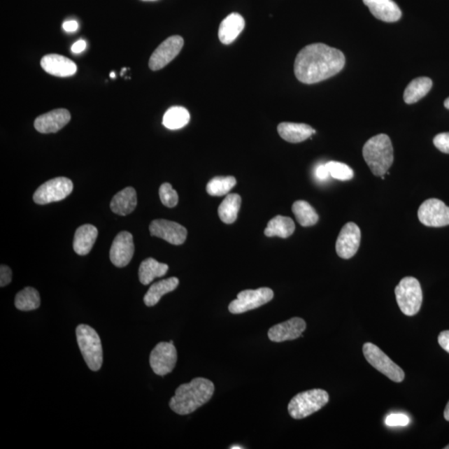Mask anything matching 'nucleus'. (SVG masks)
Returning a JSON list of instances; mask_svg holds the SVG:
<instances>
[{
    "label": "nucleus",
    "mask_w": 449,
    "mask_h": 449,
    "mask_svg": "<svg viewBox=\"0 0 449 449\" xmlns=\"http://www.w3.org/2000/svg\"><path fill=\"white\" fill-rule=\"evenodd\" d=\"M345 65L341 50L325 43H312L302 48L294 61V74L299 82L313 85L340 73Z\"/></svg>",
    "instance_id": "1"
},
{
    "label": "nucleus",
    "mask_w": 449,
    "mask_h": 449,
    "mask_svg": "<svg viewBox=\"0 0 449 449\" xmlns=\"http://www.w3.org/2000/svg\"><path fill=\"white\" fill-rule=\"evenodd\" d=\"M215 386L213 382L204 378H196L180 385L170 400L171 411L180 415H190L208 403L213 397Z\"/></svg>",
    "instance_id": "2"
},
{
    "label": "nucleus",
    "mask_w": 449,
    "mask_h": 449,
    "mask_svg": "<svg viewBox=\"0 0 449 449\" xmlns=\"http://www.w3.org/2000/svg\"><path fill=\"white\" fill-rule=\"evenodd\" d=\"M363 157L373 175L383 177L394 162V149L390 136L378 134L365 143Z\"/></svg>",
    "instance_id": "3"
},
{
    "label": "nucleus",
    "mask_w": 449,
    "mask_h": 449,
    "mask_svg": "<svg viewBox=\"0 0 449 449\" xmlns=\"http://www.w3.org/2000/svg\"><path fill=\"white\" fill-rule=\"evenodd\" d=\"M76 336L87 367L92 371H99L104 361L102 343L99 334L90 325H79L76 329Z\"/></svg>",
    "instance_id": "4"
},
{
    "label": "nucleus",
    "mask_w": 449,
    "mask_h": 449,
    "mask_svg": "<svg viewBox=\"0 0 449 449\" xmlns=\"http://www.w3.org/2000/svg\"><path fill=\"white\" fill-rule=\"evenodd\" d=\"M329 400L327 392L323 390L314 389L302 392L290 400L288 411L294 420L305 419L325 407Z\"/></svg>",
    "instance_id": "5"
},
{
    "label": "nucleus",
    "mask_w": 449,
    "mask_h": 449,
    "mask_svg": "<svg viewBox=\"0 0 449 449\" xmlns=\"http://www.w3.org/2000/svg\"><path fill=\"white\" fill-rule=\"evenodd\" d=\"M394 293L399 309L405 315L413 316L419 313L422 303V292L420 281L415 277H404L396 286Z\"/></svg>",
    "instance_id": "6"
},
{
    "label": "nucleus",
    "mask_w": 449,
    "mask_h": 449,
    "mask_svg": "<svg viewBox=\"0 0 449 449\" xmlns=\"http://www.w3.org/2000/svg\"><path fill=\"white\" fill-rule=\"evenodd\" d=\"M363 353L368 362L390 380L400 383L404 380L405 373L403 369L376 345L369 342L365 343Z\"/></svg>",
    "instance_id": "7"
},
{
    "label": "nucleus",
    "mask_w": 449,
    "mask_h": 449,
    "mask_svg": "<svg viewBox=\"0 0 449 449\" xmlns=\"http://www.w3.org/2000/svg\"><path fill=\"white\" fill-rule=\"evenodd\" d=\"M274 297V292L270 288L242 290L237 298L229 305V311L232 314H242L266 305Z\"/></svg>",
    "instance_id": "8"
},
{
    "label": "nucleus",
    "mask_w": 449,
    "mask_h": 449,
    "mask_svg": "<svg viewBox=\"0 0 449 449\" xmlns=\"http://www.w3.org/2000/svg\"><path fill=\"white\" fill-rule=\"evenodd\" d=\"M73 190L71 180L63 177L56 178L48 180L37 189L34 194V201L38 205L59 201L71 194Z\"/></svg>",
    "instance_id": "9"
},
{
    "label": "nucleus",
    "mask_w": 449,
    "mask_h": 449,
    "mask_svg": "<svg viewBox=\"0 0 449 449\" xmlns=\"http://www.w3.org/2000/svg\"><path fill=\"white\" fill-rule=\"evenodd\" d=\"M149 361L154 373L159 376H166L173 371L177 364V350L173 343H158L150 355Z\"/></svg>",
    "instance_id": "10"
},
{
    "label": "nucleus",
    "mask_w": 449,
    "mask_h": 449,
    "mask_svg": "<svg viewBox=\"0 0 449 449\" xmlns=\"http://www.w3.org/2000/svg\"><path fill=\"white\" fill-rule=\"evenodd\" d=\"M421 223L429 227H443L449 224V208L441 200H426L418 211Z\"/></svg>",
    "instance_id": "11"
},
{
    "label": "nucleus",
    "mask_w": 449,
    "mask_h": 449,
    "mask_svg": "<svg viewBox=\"0 0 449 449\" xmlns=\"http://www.w3.org/2000/svg\"><path fill=\"white\" fill-rule=\"evenodd\" d=\"M183 45V38L178 36V35H174V36L166 38L153 52L149 60V68L152 71H157V70L164 69L179 55Z\"/></svg>",
    "instance_id": "12"
},
{
    "label": "nucleus",
    "mask_w": 449,
    "mask_h": 449,
    "mask_svg": "<svg viewBox=\"0 0 449 449\" xmlns=\"http://www.w3.org/2000/svg\"><path fill=\"white\" fill-rule=\"evenodd\" d=\"M150 234L159 237L169 243L179 245L186 241L187 229L177 222L164 219L154 220L149 226Z\"/></svg>",
    "instance_id": "13"
},
{
    "label": "nucleus",
    "mask_w": 449,
    "mask_h": 449,
    "mask_svg": "<svg viewBox=\"0 0 449 449\" xmlns=\"http://www.w3.org/2000/svg\"><path fill=\"white\" fill-rule=\"evenodd\" d=\"M361 239L359 227L354 222L345 224L336 241V253L342 259H350L357 253Z\"/></svg>",
    "instance_id": "14"
},
{
    "label": "nucleus",
    "mask_w": 449,
    "mask_h": 449,
    "mask_svg": "<svg viewBox=\"0 0 449 449\" xmlns=\"http://www.w3.org/2000/svg\"><path fill=\"white\" fill-rule=\"evenodd\" d=\"M134 250L133 235L127 231H121L113 242L110 249V259L114 266L125 267L133 259Z\"/></svg>",
    "instance_id": "15"
},
{
    "label": "nucleus",
    "mask_w": 449,
    "mask_h": 449,
    "mask_svg": "<svg viewBox=\"0 0 449 449\" xmlns=\"http://www.w3.org/2000/svg\"><path fill=\"white\" fill-rule=\"evenodd\" d=\"M71 120V114L67 109H55L43 114L34 121V127L41 134H55Z\"/></svg>",
    "instance_id": "16"
},
{
    "label": "nucleus",
    "mask_w": 449,
    "mask_h": 449,
    "mask_svg": "<svg viewBox=\"0 0 449 449\" xmlns=\"http://www.w3.org/2000/svg\"><path fill=\"white\" fill-rule=\"evenodd\" d=\"M306 329V321L298 317L290 319L271 327L268 332V337L273 342H284L297 340L302 336Z\"/></svg>",
    "instance_id": "17"
},
{
    "label": "nucleus",
    "mask_w": 449,
    "mask_h": 449,
    "mask_svg": "<svg viewBox=\"0 0 449 449\" xmlns=\"http://www.w3.org/2000/svg\"><path fill=\"white\" fill-rule=\"evenodd\" d=\"M41 67L52 76L71 77L77 72V65L73 61L59 55H48L41 59Z\"/></svg>",
    "instance_id": "18"
},
{
    "label": "nucleus",
    "mask_w": 449,
    "mask_h": 449,
    "mask_svg": "<svg viewBox=\"0 0 449 449\" xmlns=\"http://www.w3.org/2000/svg\"><path fill=\"white\" fill-rule=\"evenodd\" d=\"M376 19L394 23L401 19L402 12L393 0H363Z\"/></svg>",
    "instance_id": "19"
},
{
    "label": "nucleus",
    "mask_w": 449,
    "mask_h": 449,
    "mask_svg": "<svg viewBox=\"0 0 449 449\" xmlns=\"http://www.w3.org/2000/svg\"><path fill=\"white\" fill-rule=\"evenodd\" d=\"M244 28V17L237 13H232L220 25L218 32L220 41L224 45H230L236 41Z\"/></svg>",
    "instance_id": "20"
},
{
    "label": "nucleus",
    "mask_w": 449,
    "mask_h": 449,
    "mask_svg": "<svg viewBox=\"0 0 449 449\" xmlns=\"http://www.w3.org/2000/svg\"><path fill=\"white\" fill-rule=\"evenodd\" d=\"M278 133L286 142L298 143L304 142L316 134V131L305 123L281 122Z\"/></svg>",
    "instance_id": "21"
},
{
    "label": "nucleus",
    "mask_w": 449,
    "mask_h": 449,
    "mask_svg": "<svg viewBox=\"0 0 449 449\" xmlns=\"http://www.w3.org/2000/svg\"><path fill=\"white\" fill-rule=\"evenodd\" d=\"M99 231L90 224H83L77 229L73 239V250L79 255H86L91 252Z\"/></svg>",
    "instance_id": "22"
},
{
    "label": "nucleus",
    "mask_w": 449,
    "mask_h": 449,
    "mask_svg": "<svg viewBox=\"0 0 449 449\" xmlns=\"http://www.w3.org/2000/svg\"><path fill=\"white\" fill-rule=\"evenodd\" d=\"M138 204L136 192L134 187H126L113 197L111 201V209L114 213L120 215H129L135 210Z\"/></svg>",
    "instance_id": "23"
},
{
    "label": "nucleus",
    "mask_w": 449,
    "mask_h": 449,
    "mask_svg": "<svg viewBox=\"0 0 449 449\" xmlns=\"http://www.w3.org/2000/svg\"><path fill=\"white\" fill-rule=\"evenodd\" d=\"M179 280L177 277H171L151 285L143 298L145 305L148 307L156 306L166 294L173 292L178 288Z\"/></svg>",
    "instance_id": "24"
},
{
    "label": "nucleus",
    "mask_w": 449,
    "mask_h": 449,
    "mask_svg": "<svg viewBox=\"0 0 449 449\" xmlns=\"http://www.w3.org/2000/svg\"><path fill=\"white\" fill-rule=\"evenodd\" d=\"M433 82L429 78L421 77L413 79L404 92V102L413 104L419 102L432 89Z\"/></svg>",
    "instance_id": "25"
},
{
    "label": "nucleus",
    "mask_w": 449,
    "mask_h": 449,
    "mask_svg": "<svg viewBox=\"0 0 449 449\" xmlns=\"http://www.w3.org/2000/svg\"><path fill=\"white\" fill-rule=\"evenodd\" d=\"M169 267L164 263H160L153 258H148L141 263L138 271L140 283L144 285L152 283L157 277L166 274Z\"/></svg>",
    "instance_id": "26"
},
{
    "label": "nucleus",
    "mask_w": 449,
    "mask_h": 449,
    "mask_svg": "<svg viewBox=\"0 0 449 449\" xmlns=\"http://www.w3.org/2000/svg\"><path fill=\"white\" fill-rule=\"evenodd\" d=\"M296 230L293 220L283 215H277L267 224L265 235L268 237L278 236L280 238H288Z\"/></svg>",
    "instance_id": "27"
},
{
    "label": "nucleus",
    "mask_w": 449,
    "mask_h": 449,
    "mask_svg": "<svg viewBox=\"0 0 449 449\" xmlns=\"http://www.w3.org/2000/svg\"><path fill=\"white\" fill-rule=\"evenodd\" d=\"M241 205V197L236 193L229 194L218 208V215L222 221L226 224L236 222Z\"/></svg>",
    "instance_id": "28"
},
{
    "label": "nucleus",
    "mask_w": 449,
    "mask_h": 449,
    "mask_svg": "<svg viewBox=\"0 0 449 449\" xmlns=\"http://www.w3.org/2000/svg\"><path fill=\"white\" fill-rule=\"evenodd\" d=\"M190 113L183 107H171L165 113L162 124L170 130L183 129L190 122Z\"/></svg>",
    "instance_id": "29"
},
{
    "label": "nucleus",
    "mask_w": 449,
    "mask_h": 449,
    "mask_svg": "<svg viewBox=\"0 0 449 449\" xmlns=\"http://www.w3.org/2000/svg\"><path fill=\"white\" fill-rule=\"evenodd\" d=\"M292 211L297 222L304 227L314 226L319 221V215L309 202L297 201L292 206Z\"/></svg>",
    "instance_id": "30"
},
{
    "label": "nucleus",
    "mask_w": 449,
    "mask_h": 449,
    "mask_svg": "<svg viewBox=\"0 0 449 449\" xmlns=\"http://www.w3.org/2000/svg\"><path fill=\"white\" fill-rule=\"evenodd\" d=\"M15 307L22 311H30L41 306V296L37 290L26 287L17 293L15 297Z\"/></svg>",
    "instance_id": "31"
},
{
    "label": "nucleus",
    "mask_w": 449,
    "mask_h": 449,
    "mask_svg": "<svg viewBox=\"0 0 449 449\" xmlns=\"http://www.w3.org/2000/svg\"><path fill=\"white\" fill-rule=\"evenodd\" d=\"M234 177H217L211 179L206 186V192L213 197L227 195L236 186Z\"/></svg>",
    "instance_id": "32"
},
{
    "label": "nucleus",
    "mask_w": 449,
    "mask_h": 449,
    "mask_svg": "<svg viewBox=\"0 0 449 449\" xmlns=\"http://www.w3.org/2000/svg\"><path fill=\"white\" fill-rule=\"evenodd\" d=\"M327 164L330 177L338 180H350L354 178V171L340 162H329Z\"/></svg>",
    "instance_id": "33"
},
{
    "label": "nucleus",
    "mask_w": 449,
    "mask_h": 449,
    "mask_svg": "<svg viewBox=\"0 0 449 449\" xmlns=\"http://www.w3.org/2000/svg\"><path fill=\"white\" fill-rule=\"evenodd\" d=\"M162 204L167 208H174L178 204V195L170 183H164L159 189Z\"/></svg>",
    "instance_id": "34"
},
{
    "label": "nucleus",
    "mask_w": 449,
    "mask_h": 449,
    "mask_svg": "<svg viewBox=\"0 0 449 449\" xmlns=\"http://www.w3.org/2000/svg\"><path fill=\"white\" fill-rule=\"evenodd\" d=\"M409 418L403 413H393L386 418L385 425L389 427H405L409 424Z\"/></svg>",
    "instance_id": "35"
},
{
    "label": "nucleus",
    "mask_w": 449,
    "mask_h": 449,
    "mask_svg": "<svg viewBox=\"0 0 449 449\" xmlns=\"http://www.w3.org/2000/svg\"><path fill=\"white\" fill-rule=\"evenodd\" d=\"M434 144L440 152L449 154V133L439 134L436 136Z\"/></svg>",
    "instance_id": "36"
},
{
    "label": "nucleus",
    "mask_w": 449,
    "mask_h": 449,
    "mask_svg": "<svg viewBox=\"0 0 449 449\" xmlns=\"http://www.w3.org/2000/svg\"><path fill=\"white\" fill-rule=\"evenodd\" d=\"M12 280V271L10 267L2 265L0 267V286L4 287Z\"/></svg>",
    "instance_id": "37"
},
{
    "label": "nucleus",
    "mask_w": 449,
    "mask_h": 449,
    "mask_svg": "<svg viewBox=\"0 0 449 449\" xmlns=\"http://www.w3.org/2000/svg\"><path fill=\"white\" fill-rule=\"evenodd\" d=\"M438 341L439 345L449 354V330H444L440 333Z\"/></svg>",
    "instance_id": "38"
},
{
    "label": "nucleus",
    "mask_w": 449,
    "mask_h": 449,
    "mask_svg": "<svg viewBox=\"0 0 449 449\" xmlns=\"http://www.w3.org/2000/svg\"><path fill=\"white\" fill-rule=\"evenodd\" d=\"M315 176L320 180H327L330 177V175L327 164H322L317 166Z\"/></svg>",
    "instance_id": "39"
},
{
    "label": "nucleus",
    "mask_w": 449,
    "mask_h": 449,
    "mask_svg": "<svg viewBox=\"0 0 449 449\" xmlns=\"http://www.w3.org/2000/svg\"><path fill=\"white\" fill-rule=\"evenodd\" d=\"M63 29L68 33L75 32L78 29V23L75 20L66 21L63 24Z\"/></svg>",
    "instance_id": "40"
},
{
    "label": "nucleus",
    "mask_w": 449,
    "mask_h": 449,
    "mask_svg": "<svg viewBox=\"0 0 449 449\" xmlns=\"http://www.w3.org/2000/svg\"><path fill=\"white\" fill-rule=\"evenodd\" d=\"M86 48V42L80 39V41H77L73 43V45L71 48V50L73 54H80V52L85 50Z\"/></svg>",
    "instance_id": "41"
},
{
    "label": "nucleus",
    "mask_w": 449,
    "mask_h": 449,
    "mask_svg": "<svg viewBox=\"0 0 449 449\" xmlns=\"http://www.w3.org/2000/svg\"><path fill=\"white\" fill-rule=\"evenodd\" d=\"M443 416L444 419L449 422V401L446 405V409H444Z\"/></svg>",
    "instance_id": "42"
},
{
    "label": "nucleus",
    "mask_w": 449,
    "mask_h": 449,
    "mask_svg": "<svg viewBox=\"0 0 449 449\" xmlns=\"http://www.w3.org/2000/svg\"><path fill=\"white\" fill-rule=\"evenodd\" d=\"M444 107L449 109V98L444 101Z\"/></svg>",
    "instance_id": "43"
},
{
    "label": "nucleus",
    "mask_w": 449,
    "mask_h": 449,
    "mask_svg": "<svg viewBox=\"0 0 449 449\" xmlns=\"http://www.w3.org/2000/svg\"><path fill=\"white\" fill-rule=\"evenodd\" d=\"M230 448L231 449H239V448H244L243 447H240L239 446H234L231 447Z\"/></svg>",
    "instance_id": "44"
},
{
    "label": "nucleus",
    "mask_w": 449,
    "mask_h": 449,
    "mask_svg": "<svg viewBox=\"0 0 449 449\" xmlns=\"http://www.w3.org/2000/svg\"><path fill=\"white\" fill-rule=\"evenodd\" d=\"M110 77H111L112 78H115V73L112 72L111 73H110Z\"/></svg>",
    "instance_id": "45"
},
{
    "label": "nucleus",
    "mask_w": 449,
    "mask_h": 449,
    "mask_svg": "<svg viewBox=\"0 0 449 449\" xmlns=\"http://www.w3.org/2000/svg\"><path fill=\"white\" fill-rule=\"evenodd\" d=\"M143 1H157V0H143Z\"/></svg>",
    "instance_id": "46"
},
{
    "label": "nucleus",
    "mask_w": 449,
    "mask_h": 449,
    "mask_svg": "<svg viewBox=\"0 0 449 449\" xmlns=\"http://www.w3.org/2000/svg\"><path fill=\"white\" fill-rule=\"evenodd\" d=\"M446 448V449H449V444H448V446H446V448Z\"/></svg>",
    "instance_id": "47"
}]
</instances>
